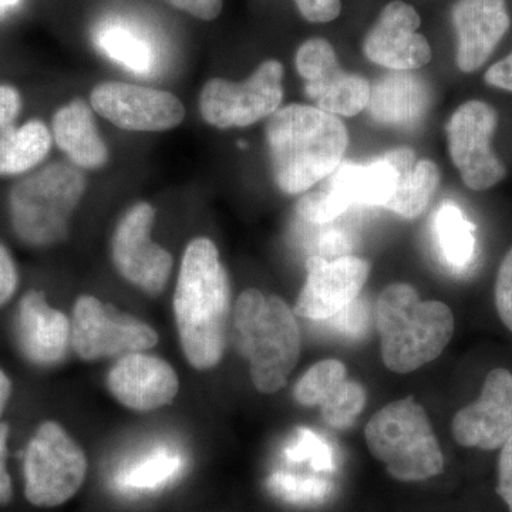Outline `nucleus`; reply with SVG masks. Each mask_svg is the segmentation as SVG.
I'll use <instances>...</instances> for the list:
<instances>
[{"label":"nucleus","mask_w":512,"mask_h":512,"mask_svg":"<svg viewBox=\"0 0 512 512\" xmlns=\"http://www.w3.org/2000/svg\"><path fill=\"white\" fill-rule=\"evenodd\" d=\"M299 12L306 20L313 23H328L340 15V0H295Z\"/></svg>","instance_id":"32"},{"label":"nucleus","mask_w":512,"mask_h":512,"mask_svg":"<svg viewBox=\"0 0 512 512\" xmlns=\"http://www.w3.org/2000/svg\"><path fill=\"white\" fill-rule=\"evenodd\" d=\"M389 156L396 165L397 184L384 208L404 220H414L426 211L439 188V167L430 160H417L412 148H394Z\"/></svg>","instance_id":"24"},{"label":"nucleus","mask_w":512,"mask_h":512,"mask_svg":"<svg viewBox=\"0 0 512 512\" xmlns=\"http://www.w3.org/2000/svg\"><path fill=\"white\" fill-rule=\"evenodd\" d=\"M293 397L306 407H320L323 420L333 429H348L366 406L362 384L348 379L340 360L326 359L313 365L295 384Z\"/></svg>","instance_id":"18"},{"label":"nucleus","mask_w":512,"mask_h":512,"mask_svg":"<svg viewBox=\"0 0 512 512\" xmlns=\"http://www.w3.org/2000/svg\"><path fill=\"white\" fill-rule=\"evenodd\" d=\"M18 269L8 249L0 244V306L8 303L18 289Z\"/></svg>","instance_id":"33"},{"label":"nucleus","mask_w":512,"mask_h":512,"mask_svg":"<svg viewBox=\"0 0 512 512\" xmlns=\"http://www.w3.org/2000/svg\"><path fill=\"white\" fill-rule=\"evenodd\" d=\"M99 45L111 59L136 73L150 72L153 50L146 40L123 26H109L99 33Z\"/></svg>","instance_id":"28"},{"label":"nucleus","mask_w":512,"mask_h":512,"mask_svg":"<svg viewBox=\"0 0 512 512\" xmlns=\"http://www.w3.org/2000/svg\"><path fill=\"white\" fill-rule=\"evenodd\" d=\"M266 141L276 185L296 195L311 190L339 167L349 134L338 116L315 106L291 104L269 117Z\"/></svg>","instance_id":"2"},{"label":"nucleus","mask_w":512,"mask_h":512,"mask_svg":"<svg viewBox=\"0 0 512 512\" xmlns=\"http://www.w3.org/2000/svg\"><path fill=\"white\" fill-rule=\"evenodd\" d=\"M167 2L202 20L217 19L222 10V0H167Z\"/></svg>","instance_id":"37"},{"label":"nucleus","mask_w":512,"mask_h":512,"mask_svg":"<svg viewBox=\"0 0 512 512\" xmlns=\"http://www.w3.org/2000/svg\"><path fill=\"white\" fill-rule=\"evenodd\" d=\"M296 70L305 82V93L315 107L333 116L353 117L366 109L370 84L366 77L348 73L328 40H308L295 57Z\"/></svg>","instance_id":"12"},{"label":"nucleus","mask_w":512,"mask_h":512,"mask_svg":"<svg viewBox=\"0 0 512 512\" xmlns=\"http://www.w3.org/2000/svg\"><path fill=\"white\" fill-rule=\"evenodd\" d=\"M434 232L444 261L454 269H464L476 254V225L464 218L453 202H444L434 217Z\"/></svg>","instance_id":"26"},{"label":"nucleus","mask_w":512,"mask_h":512,"mask_svg":"<svg viewBox=\"0 0 512 512\" xmlns=\"http://www.w3.org/2000/svg\"><path fill=\"white\" fill-rule=\"evenodd\" d=\"M158 343L156 330L117 311L94 296L77 299L73 309L72 345L83 360L147 352Z\"/></svg>","instance_id":"10"},{"label":"nucleus","mask_w":512,"mask_h":512,"mask_svg":"<svg viewBox=\"0 0 512 512\" xmlns=\"http://www.w3.org/2000/svg\"><path fill=\"white\" fill-rule=\"evenodd\" d=\"M93 109L128 131H165L184 120L183 103L174 94L137 84L101 83L92 93Z\"/></svg>","instance_id":"15"},{"label":"nucleus","mask_w":512,"mask_h":512,"mask_svg":"<svg viewBox=\"0 0 512 512\" xmlns=\"http://www.w3.org/2000/svg\"><path fill=\"white\" fill-rule=\"evenodd\" d=\"M52 138L39 120L0 131V175H18L35 168L49 154Z\"/></svg>","instance_id":"25"},{"label":"nucleus","mask_w":512,"mask_h":512,"mask_svg":"<svg viewBox=\"0 0 512 512\" xmlns=\"http://www.w3.org/2000/svg\"><path fill=\"white\" fill-rule=\"evenodd\" d=\"M107 386L128 409L153 412L173 403L180 390V380L170 363L140 352L117 360L107 377Z\"/></svg>","instance_id":"19"},{"label":"nucleus","mask_w":512,"mask_h":512,"mask_svg":"<svg viewBox=\"0 0 512 512\" xmlns=\"http://www.w3.org/2000/svg\"><path fill=\"white\" fill-rule=\"evenodd\" d=\"M453 437L463 447L497 450L512 436V373L497 367L485 377L483 392L454 416Z\"/></svg>","instance_id":"17"},{"label":"nucleus","mask_w":512,"mask_h":512,"mask_svg":"<svg viewBox=\"0 0 512 512\" xmlns=\"http://www.w3.org/2000/svg\"><path fill=\"white\" fill-rule=\"evenodd\" d=\"M284 66L268 60L242 83L212 79L200 97L202 117L217 128H241L271 117L284 100Z\"/></svg>","instance_id":"9"},{"label":"nucleus","mask_w":512,"mask_h":512,"mask_svg":"<svg viewBox=\"0 0 512 512\" xmlns=\"http://www.w3.org/2000/svg\"><path fill=\"white\" fill-rule=\"evenodd\" d=\"M367 447L387 473L417 483L444 471V456L423 406L413 397L396 400L373 414L365 430Z\"/></svg>","instance_id":"5"},{"label":"nucleus","mask_w":512,"mask_h":512,"mask_svg":"<svg viewBox=\"0 0 512 512\" xmlns=\"http://www.w3.org/2000/svg\"><path fill=\"white\" fill-rule=\"evenodd\" d=\"M53 138L77 167L94 170L109 160V150L97 130L92 110L83 100H74L57 111Z\"/></svg>","instance_id":"23"},{"label":"nucleus","mask_w":512,"mask_h":512,"mask_svg":"<svg viewBox=\"0 0 512 512\" xmlns=\"http://www.w3.org/2000/svg\"><path fill=\"white\" fill-rule=\"evenodd\" d=\"M363 318H365V311L362 308V302H359V298L356 299L352 305L348 308L343 309L338 315L333 316V322L343 332L349 333V335H356V333L362 332L363 329Z\"/></svg>","instance_id":"38"},{"label":"nucleus","mask_w":512,"mask_h":512,"mask_svg":"<svg viewBox=\"0 0 512 512\" xmlns=\"http://www.w3.org/2000/svg\"><path fill=\"white\" fill-rule=\"evenodd\" d=\"M232 339L247 360L258 392L274 394L288 382L301 356V332L295 312L279 296L247 289L239 295Z\"/></svg>","instance_id":"3"},{"label":"nucleus","mask_w":512,"mask_h":512,"mask_svg":"<svg viewBox=\"0 0 512 512\" xmlns=\"http://www.w3.org/2000/svg\"><path fill=\"white\" fill-rule=\"evenodd\" d=\"M19 2L20 0H0V10L13 8V6L18 5Z\"/></svg>","instance_id":"41"},{"label":"nucleus","mask_w":512,"mask_h":512,"mask_svg":"<svg viewBox=\"0 0 512 512\" xmlns=\"http://www.w3.org/2000/svg\"><path fill=\"white\" fill-rule=\"evenodd\" d=\"M87 476L83 448L56 421L40 424L25 454V495L40 508L59 507L76 495Z\"/></svg>","instance_id":"7"},{"label":"nucleus","mask_w":512,"mask_h":512,"mask_svg":"<svg viewBox=\"0 0 512 512\" xmlns=\"http://www.w3.org/2000/svg\"><path fill=\"white\" fill-rule=\"evenodd\" d=\"M497 124V111L490 104L478 100L461 104L448 121L451 160L471 190H490L507 173L491 147Z\"/></svg>","instance_id":"11"},{"label":"nucleus","mask_w":512,"mask_h":512,"mask_svg":"<svg viewBox=\"0 0 512 512\" xmlns=\"http://www.w3.org/2000/svg\"><path fill=\"white\" fill-rule=\"evenodd\" d=\"M495 306L498 316L512 332V248L504 256L495 282Z\"/></svg>","instance_id":"31"},{"label":"nucleus","mask_w":512,"mask_h":512,"mask_svg":"<svg viewBox=\"0 0 512 512\" xmlns=\"http://www.w3.org/2000/svg\"><path fill=\"white\" fill-rule=\"evenodd\" d=\"M431 106L429 83L417 74L390 72L370 86L366 110L376 123L396 128L417 126Z\"/></svg>","instance_id":"22"},{"label":"nucleus","mask_w":512,"mask_h":512,"mask_svg":"<svg viewBox=\"0 0 512 512\" xmlns=\"http://www.w3.org/2000/svg\"><path fill=\"white\" fill-rule=\"evenodd\" d=\"M497 493L512 512V436L501 447L500 460H498Z\"/></svg>","instance_id":"34"},{"label":"nucleus","mask_w":512,"mask_h":512,"mask_svg":"<svg viewBox=\"0 0 512 512\" xmlns=\"http://www.w3.org/2000/svg\"><path fill=\"white\" fill-rule=\"evenodd\" d=\"M485 82L490 86L512 93V53L500 62L493 64L485 73Z\"/></svg>","instance_id":"39"},{"label":"nucleus","mask_w":512,"mask_h":512,"mask_svg":"<svg viewBox=\"0 0 512 512\" xmlns=\"http://www.w3.org/2000/svg\"><path fill=\"white\" fill-rule=\"evenodd\" d=\"M451 16L457 32L458 69L476 72L510 29L505 0H458Z\"/></svg>","instance_id":"21"},{"label":"nucleus","mask_w":512,"mask_h":512,"mask_svg":"<svg viewBox=\"0 0 512 512\" xmlns=\"http://www.w3.org/2000/svg\"><path fill=\"white\" fill-rule=\"evenodd\" d=\"M266 485L274 497L295 505H318L328 500L333 490V485L328 480L293 476L282 471L272 474Z\"/></svg>","instance_id":"29"},{"label":"nucleus","mask_w":512,"mask_h":512,"mask_svg":"<svg viewBox=\"0 0 512 512\" xmlns=\"http://www.w3.org/2000/svg\"><path fill=\"white\" fill-rule=\"evenodd\" d=\"M375 315L384 366L399 375L436 360L456 330L446 303L420 301L416 289L402 282L383 289Z\"/></svg>","instance_id":"4"},{"label":"nucleus","mask_w":512,"mask_h":512,"mask_svg":"<svg viewBox=\"0 0 512 512\" xmlns=\"http://www.w3.org/2000/svg\"><path fill=\"white\" fill-rule=\"evenodd\" d=\"M420 25L419 13L412 5L393 0L367 33L363 52L370 62L393 72L419 69L433 56L426 37L417 33Z\"/></svg>","instance_id":"16"},{"label":"nucleus","mask_w":512,"mask_h":512,"mask_svg":"<svg viewBox=\"0 0 512 512\" xmlns=\"http://www.w3.org/2000/svg\"><path fill=\"white\" fill-rule=\"evenodd\" d=\"M228 274L220 252L208 238H197L185 249L174 293V315L181 348L198 370L221 362L229 319Z\"/></svg>","instance_id":"1"},{"label":"nucleus","mask_w":512,"mask_h":512,"mask_svg":"<svg viewBox=\"0 0 512 512\" xmlns=\"http://www.w3.org/2000/svg\"><path fill=\"white\" fill-rule=\"evenodd\" d=\"M154 220L156 210L147 202L131 207L117 225L111 249L120 275L150 295L164 291L173 269V256L151 239Z\"/></svg>","instance_id":"13"},{"label":"nucleus","mask_w":512,"mask_h":512,"mask_svg":"<svg viewBox=\"0 0 512 512\" xmlns=\"http://www.w3.org/2000/svg\"><path fill=\"white\" fill-rule=\"evenodd\" d=\"M285 457L293 463L309 461L316 471H332L335 467L332 447L309 429L295 431L293 440L285 448Z\"/></svg>","instance_id":"30"},{"label":"nucleus","mask_w":512,"mask_h":512,"mask_svg":"<svg viewBox=\"0 0 512 512\" xmlns=\"http://www.w3.org/2000/svg\"><path fill=\"white\" fill-rule=\"evenodd\" d=\"M84 191V175L72 165L50 164L29 175L10 192V217L16 235L32 247L62 241Z\"/></svg>","instance_id":"6"},{"label":"nucleus","mask_w":512,"mask_h":512,"mask_svg":"<svg viewBox=\"0 0 512 512\" xmlns=\"http://www.w3.org/2000/svg\"><path fill=\"white\" fill-rule=\"evenodd\" d=\"M397 170L389 153L369 164L339 165L319 187L303 195L296 212L309 224H328L355 205L386 207L396 191Z\"/></svg>","instance_id":"8"},{"label":"nucleus","mask_w":512,"mask_h":512,"mask_svg":"<svg viewBox=\"0 0 512 512\" xmlns=\"http://www.w3.org/2000/svg\"><path fill=\"white\" fill-rule=\"evenodd\" d=\"M9 426L0 423V505H8L13 498L12 478L8 471Z\"/></svg>","instance_id":"35"},{"label":"nucleus","mask_w":512,"mask_h":512,"mask_svg":"<svg viewBox=\"0 0 512 512\" xmlns=\"http://www.w3.org/2000/svg\"><path fill=\"white\" fill-rule=\"evenodd\" d=\"M22 110V97L15 87L0 86V131L12 127Z\"/></svg>","instance_id":"36"},{"label":"nucleus","mask_w":512,"mask_h":512,"mask_svg":"<svg viewBox=\"0 0 512 512\" xmlns=\"http://www.w3.org/2000/svg\"><path fill=\"white\" fill-rule=\"evenodd\" d=\"M15 335L20 353L36 366L62 362L72 345V322L47 303L45 293L30 291L19 303Z\"/></svg>","instance_id":"20"},{"label":"nucleus","mask_w":512,"mask_h":512,"mask_svg":"<svg viewBox=\"0 0 512 512\" xmlns=\"http://www.w3.org/2000/svg\"><path fill=\"white\" fill-rule=\"evenodd\" d=\"M181 467L183 458L168 448H160L131 464L121 473L119 483L127 490H156L177 476Z\"/></svg>","instance_id":"27"},{"label":"nucleus","mask_w":512,"mask_h":512,"mask_svg":"<svg viewBox=\"0 0 512 512\" xmlns=\"http://www.w3.org/2000/svg\"><path fill=\"white\" fill-rule=\"evenodd\" d=\"M10 394H12V382H10L9 376L0 369V417L8 406Z\"/></svg>","instance_id":"40"},{"label":"nucleus","mask_w":512,"mask_h":512,"mask_svg":"<svg viewBox=\"0 0 512 512\" xmlns=\"http://www.w3.org/2000/svg\"><path fill=\"white\" fill-rule=\"evenodd\" d=\"M306 281L295 305V315L311 320H329L359 298L370 274L366 259L353 255L326 259L309 256Z\"/></svg>","instance_id":"14"}]
</instances>
